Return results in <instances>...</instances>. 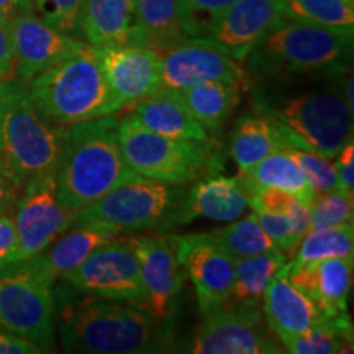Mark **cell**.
Returning a JSON list of instances; mask_svg holds the SVG:
<instances>
[{
	"label": "cell",
	"mask_w": 354,
	"mask_h": 354,
	"mask_svg": "<svg viewBox=\"0 0 354 354\" xmlns=\"http://www.w3.org/2000/svg\"><path fill=\"white\" fill-rule=\"evenodd\" d=\"M254 112L276 123L287 145L335 159L353 138V107L346 100V74L322 79L253 84Z\"/></svg>",
	"instance_id": "obj_1"
},
{
	"label": "cell",
	"mask_w": 354,
	"mask_h": 354,
	"mask_svg": "<svg viewBox=\"0 0 354 354\" xmlns=\"http://www.w3.org/2000/svg\"><path fill=\"white\" fill-rule=\"evenodd\" d=\"M64 351L87 354L169 353L174 348L171 317H154L141 305L87 295L61 310Z\"/></svg>",
	"instance_id": "obj_2"
},
{
	"label": "cell",
	"mask_w": 354,
	"mask_h": 354,
	"mask_svg": "<svg viewBox=\"0 0 354 354\" xmlns=\"http://www.w3.org/2000/svg\"><path fill=\"white\" fill-rule=\"evenodd\" d=\"M353 35L282 19L245 63L256 82L343 76L351 68Z\"/></svg>",
	"instance_id": "obj_3"
},
{
	"label": "cell",
	"mask_w": 354,
	"mask_h": 354,
	"mask_svg": "<svg viewBox=\"0 0 354 354\" xmlns=\"http://www.w3.org/2000/svg\"><path fill=\"white\" fill-rule=\"evenodd\" d=\"M117 115L69 127L64 156L56 171L57 198L77 212L138 174L127 165L118 141Z\"/></svg>",
	"instance_id": "obj_4"
},
{
	"label": "cell",
	"mask_w": 354,
	"mask_h": 354,
	"mask_svg": "<svg viewBox=\"0 0 354 354\" xmlns=\"http://www.w3.org/2000/svg\"><path fill=\"white\" fill-rule=\"evenodd\" d=\"M35 107L61 127L117 113L123 107L110 91L95 48L84 43L26 82Z\"/></svg>",
	"instance_id": "obj_5"
},
{
	"label": "cell",
	"mask_w": 354,
	"mask_h": 354,
	"mask_svg": "<svg viewBox=\"0 0 354 354\" xmlns=\"http://www.w3.org/2000/svg\"><path fill=\"white\" fill-rule=\"evenodd\" d=\"M69 127L56 125L35 107L25 81L7 79L3 91L0 154L26 185L56 174L68 145Z\"/></svg>",
	"instance_id": "obj_6"
},
{
	"label": "cell",
	"mask_w": 354,
	"mask_h": 354,
	"mask_svg": "<svg viewBox=\"0 0 354 354\" xmlns=\"http://www.w3.org/2000/svg\"><path fill=\"white\" fill-rule=\"evenodd\" d=\"M118 141L127 165L140 177L180 187L210 172L215 162L210 141L167 138L146 130L131 113L118 123Z\"/></svg>",
	"instance_id": "obj_7"
},
{
	"label": "cell",
	"mask_w": 354,
	"mask_h": 354,
	"mask_svg": "<svg viewBox=\"0 0 354 354\" xmlns=\"http://www.w3.org/2000/svg\"><path fill=\"white\" fill-rule=\"evenodd\" d=\"M53 284L37 256L0 268V328L51 348L56 315Z\"/></svg>",
	"instance_id": "obj_8"
},
{
	"label": "cell",
	"mask_w": 354,
	"mask_h": 354,
	"mask_svg": "<svg viewBox=\"0 0 354 354\" xmlns=\"http://www.w3.org/2000/svg\"><path fill=\"white\" fill-rule=\"evenodd\" d=\"M183 196L180 185L138 177L112 189L99 201L79 210L73 221L100 223L120 234L146 232L162 227Z\"/></svg>",
	"instance_id": "obj_9"
},
{
	"label": "cell",
	"mask_w": 354,
	"mask_h": 354,
	"mask_svg": "<svg viewBox=\"0 0 354 354\" xmlns=\"http://www.w3.org/2000/svg\"><path fill=\"white\" fill-rule=\"evenodd\" d=\"M63 279L88 295L122 300L141 307L145 305L146 290L133 238H115L95 248L73 272L66 274Z\"/></svg>",
	"instance_id": "obj_10"
},
{
	"label": "cell",
	"mask_w": 354,
	"mask_h": 354,
	"mask_svg": "<svg viewBox=\"0 0 354 354\" xmlns=\"http://www.w3.org/2000/svg\"><path fill=\"white\" fill-rule=\"evenodd\" d=\"M189 353L194 354H279L281 343L269 330L261 307L223 305L203 315Z\"/></svg>",
	"instance_id": "obj_11"
},
{
	"label": "cell",
	"mask_w": 354,
	"mask_h": 354,
	"mask_svg": "<svg viewBox=\"0 0 354 354\" xmlns=\"http://www.w3.org/2000/svg\"><path fill=\"white\" fill-rule=\"evenodd\" d=\"M76 212L57 198L56 174L32 179L21 190L13 210L19 250L15 263L35 258L71 227Z\"/></svg>",
	"instance_id": "obj_12"
},
{
	"label": "cell",
	"mask_w": 354,
	"mask_h": 354,
	"mask_svg": "<svg viewBox=\"0 0 354 354\" xmlns=\"http://www.w3.org/2000/svg\"><path fill=\"white\" fill-rule=\"evenodd\" d=\"M179 263L196 287L202 315L223 307L230 297L234 277V258L212 233L169 236Z\"/></svg>",
	"instance_id": "obj_13"
},
{
	"label": "cell",
	"mask_w": 354,
	"mask_h": 354,
	"mask_svg": "<svg viewBox=\"0 0 354 354\" xmlns=\"http://www.w3.org/2000/svg\"><path fill=\"white\" fill-rule=\"evenodd\" d=\"M210 81L248 84L240 63L207 38H187L161 53V88L177 92Z\"/></svg>",
	"instance_id": "obj_14"
},
{
	"label": "cell",
	"mask_w": 354,
	"mask_h": 354,
	"mask_svg": "<svg viewBox=\"0 0 354 354\" xmlns=\"http://www.w3.org/2000/svg\"><path fill=\"white\" fill-rule=\"evenodd\" d=\"M115 99L123 109L161 88V53L143 44H125L95 50Z\"/></svg>",
	"instance_id": "obj_15"
},
{
	"label": "cell",
	"mask_w": 354,
	"mask_h": 354,
	"mask_svg": "<svg viewBox=\"0 0 354 354\" xmlns=\"http://www.w3.org/2000/svg\"><path fill=\"white\" fill-rule=\"evenodd\" d=\"M8 26L15 51V74L25 82L32 81L86 43L81 38L57 32L37 17L20 10L8 20Z\"/></svg>",
	"instance_id": "obj_16"
},
{
	"label": "cell",
	"mask_w": 354,
	"mask_h": 354,
	"mask_svg": "<svg viewBox=\"0 0 354 354\" xmlns=\"http://www.w3.org/2000/svg\"><path fill=\"white\" fill-rule=\"evenodd\" d=\"M140 259L141 279L146 290L143 308L154 317H171V307L185 284L184 266L177 259L174 246L165 236L133 238Z\"/></svg>",
	"instance_id": "obj_17"
},
{
	"label": "cell",
	"mask_w": 354,
	"mask_h": 354,
	"mask_svg": "<svg viewBox=\"0 0 354 354\" xmlns=\"http://www.w3.org/2000/svg\"><path fill=\"white\" fill-rule=\"evenodd\" d=\"M281 20L277 0H236L207 39L241 63Z\"/></svg>",
	"instance_id": "obj_18"
},
{
	"label": "cell",
	"mask_w": 354,
	"mask_h": 354,
	"mask_svg": "<svg viewBox=\"0 0 354 354\" xmlns=\"http://www.w3.org/2000/svg\"><path fill=\"white\" fill-rule=\"evenodd\" d=\"M248 207V196L236 177L209 176L190 187L187 194L184 192L162 228L187 225L198 218L230 223L240 218Z\"/></svg>",
	"instance_id": "obj_19"
},
{
	"label": "cell",
	"mask_w": 354,
	"mask_h": 354,
	"mask_svg": "<svg viewBox=\"0 0 354 354\" xmlns=\"http://www.w3.org/2000/svg\"><path fill=\"white\" fill-rule=\"evenodd\" d=\"M289 279L315 304L323 318L348 313L353 287V259L330 258L307 264L289 263Z\"/></svg>",
	"instance_id": "obj_20"
},
{
	"label": "cell",
	"mask_w": 354,
	"mask_h": 354,
	"mask_svg": "<svg viewBox=\"0 0 354 354\" xmlns=\"http://www.w3.org/2000/svg\"><path fill=\"white\" fill-rule=\"evenodd\" d=\"M263 315L272 335L300 336L325 322L320 310L290 282L289 263L279 271L264 292Z\"/></svg>",
	"instance_id": "obj_21"
},
{
	"label": "cell",
	"mask_w": 354,
	"mask_h": 354,
	"mask_svg": "<svg viewBox=\"0 0 354 354\" xmlns=\"http://www.w3.org/2000/svg\"><path fill=\"white\" fill-rule=\"evenodd\" d=\"M81 33L95 50L125 44L146 46L136 0H86Z\"/></svg>",
	"instance_id": "obj_22"
},
{
	"label": "cell",
	"mask_w": 354,
	"mask_h": 354,
	"mask_svg": "<svg viewBox=\"0 0 354 354\" xmlns=\"http://www.w3.org/2000/svg\"><path fill=\"white\" fill-rule=\"evenodd\" d=\"M131 115L146 130L167 138L210 141L209 130L192 117L176 92L167 88L133 104Z\"/></svg>",
	"instance_id": "obj_23"
},
{
	"label": "cell",
	"mask_w": 354,
	"mask_h": 354,
	"mask_svg": "<svg viewBox=\"0 0 354 354\" xmlns=\"http://www.w3.org/2000/svg\"><path fill=\"white\" fill-rule=\"evenodd\" d=\"M118 236L120 233L105 225L73 221L71 227L61 233L37 258L48 276L56 281L73 272L95 248Z\"/></svg>",
	"instance_id": "obj_24"
},
{
	"label": "cell",
	"mask_w": 354,
	"mask_h": 354,
	"mask_svg": "<svg viewBox=\"0 0 354 354\" xmlns=\"http://www.w3.org/2000/svg\"><path fill=\"white\" fill-rule=\"evenodd\" d=\"M236 179L240 180L248 197L256 190L271 187L294 194L305 205H310V202L317 196L307 183V177L297 161L286 149H277L261 159L258 165L240 172Z\"/></svg>",
	"instance_id": "obj_25"
},
{
	"label": "cell",
	"mask_w": 354,
	"mask_h": 354,
	"mask_svg": "<svg viewBox=\"0 0 354 354\" xmlns=\"http://www.w3.org/2000/svg\"><path fill=\"white\" fill-rule=\"evenodd\" d=\"M284 146L286 140L276 123L263 113L253 112L243 115L234 123L230 151L234 165L243 172Z\"/></svg>",
	"instance_id": "obj_26"
},
{
	"label": "cell",
	"mask_w": 354,
	"mask_h": 354,
	"mask_svg": "<svg viewBox=\"0 0 354 354\" xmlns=\"http://www.w3.org/2000/svg\"><path fill=\"white\" fill-rule=\"evenodd\" d=\"M241 86L236 81H210L177 91L176 95L202 127L218 130L240 104Z\"/></svg>",
	"instance_id": "obj_27"
},
{
	"label": "cell",
	"mask_w": 354,
	"mask_h": 354,
	"mask_svg": "<svg viewBox=\"0 0 354 354\" xmlns=\"http://www.w3.org/2000/svg\"><path fill=\"white\" fill-rule=\"evenodd\" d=\"M287 259L282 251L234 259L233 287L225 305L261 307L266 289L287 264Z\"/></svg>",
	"instance_id": "obj_28"
},
{
	"label": "cell",
	"mask_w": 354,
	"mask_h": 354,
	"mask_svg": "<svg viewBox=\"0 0 354 354\" xmlns=\"http://www.w3.org/2000/svg\"><path fill=\"white\" fill-rule=\"evenodd\" d=\"M146 46L162 53L187 39L179 20V0H136Z\"/></svg>",
	"instance_id": "obj_29"
},
{
	"label": "cell",
	"mask_w": 354,
	"mask_h": 354,
	"mask_svg": "<svg viewBox=\"0 0 354 354\" xmlns=\"http://www.w3.org/2000/svg\"><path fill=\"white\" fill-rule=\"evenodd\" d=\"M284 351L292 354L353 353V325L348 313L326 318L320 325L300 336H279Z\"/></svg>",
	"instance_id": "obj_30"
},
{
	"label": "cell",
	"mask_w": 354,
	"mask_h": 354,
	"mask_svg": "<svg viewBox=\"0 0 354 354\" xmlns=\"http://www.w3.org/2000/svg\"><path fill=\"white\" fill-rule=\"evenodd\" d=\"M284 20L354 33L353 0H277Z\"/></svg>",
	"instance_id": "obj_31"
},
{
	"label": "cell",
	"mask_w": 354,
	"mask_h": 354,
	"mask_svg": "<svg viewBox=\"0 0 354 354\" xmlns=\"http://www.w3.org/2000/svg\"><path fill=\"white\" fill-rule=\"evenodd\" d=\"M354 254L353 223L335 228L308 230L292 254V264H307L330 258H349Z\"/></svg>",
	"instance_id": "obj_32"
},
{
	"label": "cell",
	"mask_w": 354,
	"mask_h": 354,
	"mask_svg": "<svg viewBox=\"0 0 354 354\" xmlns=\"http://www.w3.org/2000/svg\"><path fill=\"white\" fill-rule=\"evenodd\" d=\"M212 234L234 259L281 251L261 227L254 212L243 216V218L230 221L228 227L214 232Z\"/></svg>",
	"instance_id": "obj_33"
},
{
	"label": "cell",
	"mask_w": 354,
	"mask_h": 354,
	"mask_svg": "<svg viewBox=\"0 0 354 354\" xmlns=\"http://www.w3.org/2000/svg\"><path fill=\"white\" fill-rule=\"evenodd\" d=\"M86 0H20L19 10L37 17L57 32L79 38Z\"/></svg>",
	"instance_id": "obj_34"
},
{
	"label": "cell",
	"mask_w": 354,
	"mask_h": 354,
	"mask_svg": "<svg viewBox=\"0 0 354 354\" xmlns=\"http://www.w3.org/2000/svg\"><path fill=\"white\" fill-rule=\"evenodd\" d=\"M236 0H179V20L187 38H207Z\"/></svg>",
	"instance_id": "obj_35"
},
{
	"label": "cell",
	"mask_w": 354,
	"mask_h": 354,
	"mask_svg": "<svg viewBox=\"0 0 354 354\" xmlns=\"http://www.w3.org/2000/svg\"><path fill=\"white\" fill-rule=\"evenodd\" d=\"M310 230L335 228L353 223L354 198L353 194L333 190V192L317 194L308 205Z\"/></svg>",
	"instance_id": "obj_36"
},
{
	"label": "cell",
	"mask_w": 354,
	"mask_h": 354,
	"mask_svg": "<svg viewBox=\"0 0 354 354\" xmlns=\"http://www.w3.org/2000/svg\"><path fill=\"white\" fill-rule=\"evenodd\" d=\"M282 149H286L297 161L313 192L325 194L338 190V176H336V167L331 159L312 149H304L287 143Z\"/></svg>",
	"instance_id": "obj_37"
},
{
	"label": "cell",
	"mask_w": 354,
	"mask_h": 354,
	"mask_svg": "<svg viewBox=\"0 0 354 354\" xmlns=\"http://www.w3.org/2000/svg\"><path fill=\"white\" fill-rule=\"evenodd\" d=\"M24 187V183L0 154V215L13 214Z\"/></svg>",
	"instance_id": "obj_38"
},
{
	"label": "cell",
	"mask_w": 354,
	"mask_h": 354,
	"mask_svg": "<svg viewBox=\"0 0 354 354\" xmlns=\"http://www.w3.org/2000/svg\"><path fill=\"white\" fill-rule=\"evenodd\" d=\"M17 250H19V236H17L13 214L0 215V268L15 263Z\"/></svg>",
	"instance_id": "obj_39"
},
{
	"label": "cell",
	"mask_w": 354,
	"mask_h": 354,
	"mask_svg": "<svg viewBox=\"0 0 354 354\" xmlns=\"http://www.w3.org/2000/svg\"><path fill=\"white\" fill-rule=\"evenodd\" d=\"M15 51H13L10 26L7 20H0V79L15 77Z\"/></svg>",
	"instance_id": "obj_40"
},
{
	"label": "cell",
	"mask_w": 354,
	"mask_h": 354,
	"mask_svg": "<svg viewBox=\"0 0 354 354\" xmlns=\"http://www.w3.org/2000/svg\"><path fill=\"white\" fill-rule=\"evenodd\" d=\"M44 353V348L39 344L13 335L7 330H0V354H39Z\"/></svg>",
	"instance_id": "obj_41"
},
{
	"label": "cell",
	"mask_w": 354,
	"mask_h": 354,
	"mask_svg": "<svg viewBox=\"0 0 354 354\" xmlns=\"http://www.w3.org/2000/svg\"><path fill=\"white\" fill-rule=\"evenodd\" d=\"M336 176H338V190L353 194L354 189V165H339L335 161Z\"/></svg>",
	"instance_id": "obj_42"
},
{
	"label": "cell",
	"mask_w": 354,
	"mask_h": 354,
	"mask_svg": "<svg viewBox=\"0 0 354 354\" xmlns=\"http://www.w3.org/2000/svg\"><path fill=\"white\" fill-rule=\"evenodd\" d=\"M20 0H0V20H10L19 12Z\"/></svg>",
	"instance_id": "obj_43"
},
{
	"label": "cell",
	"mask_w": 354,
	"mask_h": 354,
	"mask_svg": "<svg viewBox=\"0 0 354 354\" xmlns=\"http://www.w3.org/2000/svg\"><path fill=\"white\" fill-rule=\"evenodd\" d=\"M3 91H6V81L0 79V125H2V110H3Z\"/></svg>",
	"instance_id": "obj_44"
}]
</instances>
